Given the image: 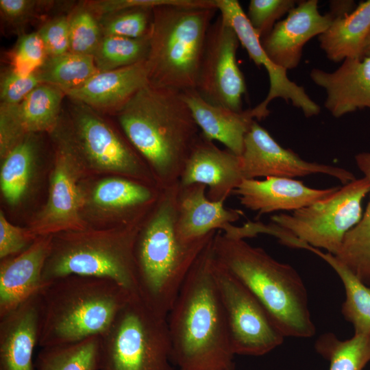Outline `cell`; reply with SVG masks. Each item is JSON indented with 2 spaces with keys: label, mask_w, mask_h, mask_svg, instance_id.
Segmentation results:
<instances>
[{
  "label": "cell",
  "mask_w": 370,
  "mask_h": 370,
  "mask_svg": "<svg viewBox=\"0 0 370 370\" xmlns=\"http://www.w3.org/2000/svg\"><path fill=\"white\" fill-rule=\"evenodd\" d=\"M40 323V293L0 317V370H34Z\"/></svg>",
  "instance_id": "7402d4cb"
},
{
  "label": "cell",
  "mask_w": 370,
  "mask_h": 370,
  "mask_svg": "<svg viewBox=\"0 0 370 370\" xmlns=\"http://www.w3.org/2000/svg\"><path fill=\"white\" fill-rule=\"evenodd\" d=\"M212 249L217 262L257 298L285 337L314 335L308 292L295 269L262 248L229 238L220 230L213 238Z\"/></svg>",
  "instance_id": "277c9868"
},
{
  "label": "cell",
  "mask_w": 370,
  "mask_h": 370,
  "mask_svg": "<svg viewBox=\"0 0 370 370\" xmlns=\"http://www.w3.org/2000/svg\"><path fill=\"white\" fill-rule=\"evenodd\" d=\"M317 0L298 1L279 21L271 32L260 40L261 45L270 60L286 71L299 64L304 46L311 38L323 34L334 18L330 13L321 14Z\"/></svg>",
  "instance_id": "2e32d148"
},
{
  "label": "cell",
  "mask_w": 370,
  "mask_h": 370,
  "mask_svg": "<svg viewBox=\"0 0 370 370\" xmlns=\"http://www.w3.org/2000/svg\"><path fill=\"white\" fill-rule=\"evenodd\" d=\"M103 37L98 16L86 3L69 14V51L93 56Z\"/></svg>",
  "instance_id": "d590c367"
},
{
  "label": "cell",
  "mask_w": 370,
  "mask_h": 370,
  "mask_svg": "<svg viewBox=\"0 0 370 370\" xmlns=\"http://www.w3.org/2000/svg\"><path fill=\"white\" fill-rule=\"evenodd\" d=\"M170 1L171 0H99L85 3L97 16H101L134 7L154 8Z\"/></svg>",
  "instance_id": "ee69618b"
},
{
  "label": "cell",
  "mask_w": 370,
  "mask_h": 370,
  "mask_svg": "<svg viewBox=\"0 0 370 370\" xmlns=\"http://www.w3.org/2000/svg\"><path fill=\"white\" fill-rule=\"evenodd\" d=\"M178 190L179 182L162 189L140 225L134 245L139 296L165 318L193 264L216 234L193 242L179 237Z\"/></svg>",
  "instance_id": "3957f363"
},
{
  "label": "cell",
  "mask_w": 370,
  "mask_h": 370,
  "mask_svg": "<svg viewBox=\"0 0 370 370\" xmlns=\"http://www.w3.org/2000/svg\"><path fill=\"white\" fill-rule=\"evenodd\" d=\"M53 236H38L20 254L1 260L0 317L41 291Z\"/></svg>",
  "instance_id": "d6986e66"
},
{
  "label": "cell",
  "mask_w": 370,
  "mask_h": 370,
  "mask_svg": "<svg viewBox=\"0 0 370 370\" xmlns=\"http://www.w3.org/2000/svg\"><path fill=\"white\" fill-rule=\"evenodd\" d=\"M239 39L221 14L210 25L199 64L195 90L206 101L242 112L245 80L238 66Z\"/></svg>",
  "instance_id": "4fadbf2b"
},
{
  "label": "cell",
  "mask_w": 370,
  "mask_h": 370,
  "mask_svg": "<svg viewBox=\"0 0 370 370\" xmlns=\"http://www.w3.org/2000/svg\"><path fill=\"white\" fill-rule=\"evenodd\" d=\"M36 238L28 228L24 229L11 224L1 211V260L20 254L31 245Z\"/></svg>",
  "instance_id": "b9f144b4"
},
{
  "label": "cell",
  "mask_w": 370,
  "mask_h": 370,
  "mask_svg": "<svg viewBox=\"0 0 370 370\" xmlns=\"http://www.w3.org/2000/svg\"><path fill=\"white\" fill-rule=\"evenodd\" d=\"M340 187L316 189L293 178L267 177L244 179L234 190L240 203L258 215L280 210H297L332 196Z\"/></svg>",
  "instance_id": "ac0fdd59"
},
{
  "label": "cell",
  "mask_w": 370,
  "mask_h": 370,
  "mask_svg": "<svg viewBox=\"0 0 370 370\" xmlns=\"http://www.w3.org/2000/svg\"><path fill=\"white\" fill-rule=\"evenodd\" d=\"M182 92L201 135L221 143L226 149L241 156L245 137L256 121L252 108L235 112L206 101L195 89Z\"/></svg>",
  "instance_id": "d4e9b609"
},
{
  "label": "cell",
  "mask_w": 370,
  "mask_h": 370,
  "mask_svg": "<svg viewBox=\"0 0 370 370\" xmlns=\"http://www.w3.org/2000/svg\"><path fill=\"white\" fill-rule=\"evenodd\" d=\"M297 2L295 0H251L246 16L261 40L297 5Z\"/></svg>",
  "instance_id": "8d00e7d4"
},
{
  "label": "cell",
  "mask_w": 370,
  "mask_h": 370,
  "mask_svg": "<svg viewBox=\"0 0 370 370\" xmlns=\"http://www.w3.org/2000/svg\"><path fill=\"white\" fill-rule=\"evenodd\" d=\"M218 10L214 0H171L153 8L146 61L150 84L195 89L207 34Z\"/></svg>",
  "instance_id": "8992f818"
},
{
  "label": "cell",
  "mask_w": 370,
  "mask_h": 370,
  "mask_svg": "<svg viewBox=\"0 0 370 370\" xmlns=\"http://www.w3.org/2000/svg\"><path fill=\"white\" fill-rule=\"evenodd\" d=\"M206 186L200 184L181 186L177 196V232L185 242H193L223 231L237 221L243 212L226 208L225 201L207 197Z\"/></svg>",
  "instance_id": "44dd1931"
},
{
  "label": "cell",
  "mask_w": 370,
  "mask_h": 370,
  "mask_svg": "<svg viewBox=\"0 0 370 370\" xmlns=\"http://www.w3.org/2000/svg\"><path fill=\"white\" fill-rule=\"evenodd\" d=\"M213 238L191 268L167 315L172 360L180 370L235 368L214 274Z\"/></svg>",
  "instance_id": "6da1fadb"
},
{
  "label": "cell",
  "mask_w": 370,
  "mask_h": 370,
  "mask_svg": "<svg viewBox=\"0 0 370 370\" xmlns=\"http://www.w3.org/2000/svg\"><path fill=\"white\" fill-rule=\"evenodd\" d=\"M116 114L125 136L147 162L158 186L163 189L178 183L201 134L182 92L149 83Z\"/></svg>",
  "instance_id": "7a4b0ae2"
},
{
  "label": "cell",
  "mask_w": 370,
  "mask_h": 370,
  "mask_svg": "<svg viewBox=\"0 0 370 370\" xmlns=\"http://www.w3.org/2000/svg\"><path fill=\"white\" fill-rule=\"evenodd\" d=\"M220 14L230 24L235 31L240 43L244 47L251 60L257 66H263L269 78V89L265 99L252 108L257 120L266 118L270 113L269 103L281 98L286 103L301 110L307 118L319 114L321 108L310 98L301 86L291 81L287 71L272 62L264 52L260 38L250 25L246 14L236 0H214Z\"/></svg>",
  "instance_id": "5bb4252c"
},
{
  "label": "cell",
  "mask_w": 370,
  "mask_h": 370,
  "mask_svg": "<svg viewBox=\"0 0 370 370\" xmlns=\"http://www.w3.org/2000/svg\"><path fill=\"white\" fill-rule=\"evenodd\" d=\"M369 192L367 178L355 179L330 197L290 214L273 215L271 222L295 239L291 247L308 245L335 256L347 233L360 221L362 202Z\"/></svg>",
  "instance_id": "9c48e42d"
},
{
  "label": "cell",
  "mask_w": 370,
  "mask_h": 370,
  "mask_svg": "<svg viewBox=\"0 0 370 370\" xmlns=\"http://www.w3.org/2000/svg\"><path fill=\"white\" fill-rule=\"evenodd\" d=\"M98 18L103 36L148 38L153 26V8L134 7L98 16Z\"/></svg>",
  "instance_id": "e575fe53"
},
{
  "label": "cell",
  "mask_w": 370,
  "mask_h": 370,
  "mask_svg": "<svg viewBox=\"0 0 370 370\" xmlns=\"http://www.w3.org/2000/svg\"><path fill=\"white\" fill-rule=\"evenodd\" d=\"M369 32L370 0H367L360 2L349 14L335 18L318 36L319 47L328 59L334 62L362 58Z\"/></svg>",
  "instance_id": "484cf974"
},
{
  "label": "cell",
  "mask_w": 370,
  "mask_h": 370,
  "mask_svg": "<svg viewBox=\"0 0 370 370\" xmlns=\"http://www.w3.org/2000/svg\"><path fill=\"white\" fill-rule=\"evenodd\" d=\"M143 220L53 235L42 273L43 286L60 278L78 275L110 279L139 296L134 245Z\"/></svg>",
  "instance_id": "52a82bcc"
},
{
  "label": "cell",
  "mask_w": 370,
  "mask_h": 370,
  "mask_svg": "<svg viewBox=\"0 0 370 370\" xmlns=\"http://www.w3.org/2000/svg\"><path fill=\"white\" fill-rule=\"evenodd\" d=\"M53 1L35 0H0L1 18L8 26L20 32L42 8Z\"/></svg>",
  "instance_id": "ab89813d"
},
{
  "label": "cell",
  "mask_w": 370,
  "mask_h": 370,
  "mask_svg": "<svg viewBox=\"0 0 370 370\" xmlns=\"http://www.w3.org/2000/svg\"><path fill=\"white\" fill-rule=\"evenodd\" d=\"M37 32L20 35L12 54V68L22 73L37 71L47 58Z\"/></svg>",
  "instance_id": "74e56055"
},
{
  "label": "cell",
  "mask_w": 370,
  "mask_h": 370,
  "mask_svg": "<svg viewBox=\"0 0 370 370\" xmlns=\"http://www.w3.org/2000/svg\"><path fill=\"white\" fill-rule=\"evenodd\" d=\"M40 84L37 71L26 73L10 68L1 75V103L18 104Z\"/></svg>",
  "instance_id": "f35d334b"
},
{
  "label": "cell",
  "mask_w": 370,
  "mask_h": 370,
  "mask_svg": "<svg viewBox=\"0 0 370 370\" xmlns=\"http://www.w3.org/2000/svg\"><path fill=\"white\" fill-rule=\"evenodd\" d=\"M363 56H370V32L365 41Z\"/></svg>",
  "instance_id": "bcb514c9"
},
{
  "label": "cell",
  "mask_w": 370,
  "mask_h": 370,
  "mask_svg": "<svg viewBox=\"0 0 370 370\" xmlns=\"http://www.w3.org/2000/svg\"><path fill=\"white\" fill-rule=\"evenodd\" d=\"M15 105L3 103L0 104V156L1 159L27 136L18 120Z\"/></svg>",
  "instance_id": "7bdbcfd3"
},
{
  "label": "cell",
  "mask_w": 370,
  "mask_h": 370,
  "mask_svg": "<svg viewBox=\"0 0 370 370\" xmlns=\"http://www.w3.org/2000/svg\"><path fill=\"white\" fill-rule=\"evenodd\" d=\"M41 348L34 362L36 370H99L100 336Z\"/></svg>",
  "instance_id": "f546056e"
},
{
  "label": "cell",
  "mask_w": 370,
  "mask_h": 370,
  "mask_svg": "<svg viewBox=\"0 0 370 370\" xmlns=\"http://www.w3.org/2000/svg\"><path fill=\"white\" fill-rule=\"evenodd\" d=\"M354 1L342 0L330 1V13L335 18L342 17L352 12L356 8Z\"/></svg>",
  "instance_id": "f6af8a7d"
},
{
  "label": "cell",
  "mask_w": 370,
  "mask_h": 370,
  "mask_svg": "<svg viewBox=\"0 0 370 370\" xmlns=\"http://www.w3.org/2000/svg\"><path fill=\"white\" fill-rule=\"evenodd\" d=\"M149 37L103 36L93 55L98 71L121 69L147 61L150 48Z\"/></svg>",
  "instance_id": "836d02e7"
},
{
  "label": "cell",
  "mask_w": 370,
  "mask_h": 370,
  "mask_svg": "<svg viewBox=\"0 0 370 370\" xmlns=\"http://www.w3.org/2000/svg\"><path fill=\"white\" fill-rule=\"evenodd\" d=\"M64 92L47 84H40L18 104L15 105L19 123L25 134L51 133L61 118Z\"/></svg>",
  "instance_id": "83f0119b"
},
{
  "label": "cell",
  "mask_w": 370,
  "mask_h": 370,
  "mask_svg": "<svg viewBox=\"0 0 370 370\" xmlns=\"http://www.w3.org/2000/svg\"><path fill=\"white\" fill-rule=\"evenodd\" d=\"M162 189L127 177L114 176L99 182L90 202L114 214L121 225L142 221L157 202Z\"/></svg>",
  "instance_id": "cb8c5ba5"
},
{
  "label": "cell",
  "mask_w": 370,
  "mask_h": 370,
  "mask_svg": "<svg viewBox=\"0 0 370 370\" xmlns=\"http://www.w3.org/2000/svg\"><path fill=\"white\" fill-rule=\"evenodd\" d=\"M355 161L370 183V152L356 154ZM334 256L370 286V199L360 221L347 233L339 251Z\"/></svg>",
  "instance_id": "4316f807"
},
{
  "label": "cell",
  "mask_w": 370,
  "mask_h": 370,
  "mask_svg": "<svg viewBox=\"0 0 370 370\" xmlns=\"http://www.w3.org/2000/svg\"><path fill=\"white\" fill-rule=\"evenodd\" d=\"M323 259L340 278L345 292L341 313L354 330V334L370 333V286L364 284L336 257L311 247L309 249Z\"/></svg>",
  "instance_id": "f1b7e54d"
},
{
  "label": "cell",
  "mask_w": 370,
  "mask_h": 370,
  "mask_svg": "<svg viewBox=\"0 0 370 370\" xmlns=\"http://www.w3.org/2000/svg\"><path fill=\"white\" fill-rule=\"evenodd\" d=\"M51 134L56 150L49 197L28 227L36 237L88 227L82 215L86 195L80 185L86 166L59 123Z\"/></svg>",
  "instance_id": "8fae6325"
},
{
  "label": "cell",
  "mask_w": 370,
  "mask_h": 370,
  "mask_svg": "<svg viewBox=\"0 0 370 370\" xmlns=\"http://www.w3.org/2000/svg\"><path fill=\"white\" fill-rule=\"evenodd\" d=\"M243 180L240 156L219 148L200 134L185 162L179 184H203L208 188L210 200L225 201Z\"/></svg>",
  "instance_id": "e0dca14e"
},
{
  "label": "cell",
  "mask_w": 370,
  "mask_h": 370,
  "mask_svg": "<svg viewBox=\"0 0 370 370\" xmlns=\"http://www.w3.org/2000/svg\"><path fill=\"white\" fill-rule=\"evenodd\" d=\"M37 32L48 57L69 51V15H58L48 20Z\"/></svg>",
  "instance_id": "60d3db41"
},
{
  "label": "cell",
  "mask_w": 370,
  "mask_h": 370,
  "mask_svg": "<svg viewBox=\"0 0 370 370\" xmlns=\"http://www.w3.org/2000/svg\"><path fill=\"white\" fill-rule=\"evenodd\" d=\"M149 83L145 61L121 69L98 71L81 86L64 93L71 100L95 110H113L116 113Z\"/></svg>",
  "instance_id": "603a6c76"
},
{
  "label": "cell",
  "mask_w": 370,
  "mask_h": 370,
  "mask_svg": "<svg viewBox=\"0 0 370 370\" xmlns=\"http://www.w3.org/2000/svg\"><path fill=\"white\" fill-rule=\"evenodd\" d=\"M100 336L99 370H174L167 319L138 295Z\"/></svg>",
  "instance_id": "ba28073f"
},
{
  "label": "cell",
  "mask_w": 370,
  "mask_h": 370,
  "mask_svg": "<svg viewBox=\"0 0 370 370\" xmlns=\"http://www.w3.org/2000/svg\"><path fill=\"white\" fill-rule=\"evenodd\" d=\"M36 153L34 134H28L2 158L0 186L8 204H18L26 193Z\"/></svg>",
  "instance_id": "4dcf8cb0"
},
{
  "label": "cell",
  "mask_w": 370,
  "mask_h": 370,
  "mask_svg": "<svg viewBox=\"0 0 370 370\" xmlns=\"http://www.w3.org/2000/svg\"><path fill=\"white\" fill-rule=\"evenodd\" d=\"M316 352L330 363L329 370H363L370 362V333L354 334L345 340L334 333L321 334Z\"/></svg>",
  "instance_id": "1f68e13d"
},
{
  "label": "cell",
  "mask_w": 370,
  "mask_h": 370,
  "mask_svg": "<svg viewBox=\"0 0 370 370\" xmlns=\"http://www.w3.org/2000/svg\"><path fill=\"white\" fill-rule=\"evenodd\" d=\"M214 274L235 355L260 356L282 345L285 336L266 308L214 256Z\"/></svg>",
  "instance_id": "7c38bea8"
},
{
  "label": "cell",
  "mask_w": 370,
  "mask_h": 370,
  "mask_svg": "<svg viewBox=\"0 0 370 370\" xmlns=\"http://www.w3.org/2000/svg\"><path fill=\"white\" fill-rule=\"evenodd\" d=\"M71 101L67 123L63 124L60 118L59 125L86 168L158 186L147 162L127 137L124 138L95 110Z\"/></svg>",
  "instance_id": "30bf717a"
},
{
  "label": "cell",
  "mask_w": 370,
  "mask_h": 370,
  "mask_svg": "<svg viewBox=\"0 0 370 370\" xmlns=\"http://www.w3.org/2000/svg\"><path fill=\"white\" fill-rule=\"evenodd\" d=\"M97 72L92 56L71 51L47 57L37 71L41 84L56 86L64 92L81 86Z\"/></svg>",
  "instance_id": "d6a6232c"
},
{
  "label": "cell",
  "mask_w": 370,
  "mask_h": 370,
  "mask_svg": "<svg viewBox=\"0 0 370 370\" xmlns=\"http://www.w3.org/2000/svg\"><path fill=\"white\" fill-rule=\"evenodd\" d=\"M310 77L325 90L324 106L334 117L370 109V56L347 58L333 72L312 69Z\"/></svg>",
  "instance_id": "ffe728a7"
},
{
  "label": "cell",
  "mask_w": 370,
  "mask_h": 370,
  "mask_svg": "<svg viewBox=\"0 0 370 370\" xmlns=\"http://www.w3.org/2000/svg\"><path fill=\"white\" fill-rule=\"evenodd\" d=\"M132 296L118 283L103 278L70 275L47 284L40 292L38 345L101 336Z\"/></svg>",
  "instance_id": "5b68a950"
},
{
  "label": "cell",
  "mask_w": 370,
  "mask_h": 370,
  "mask_svg": "<svg viewBox=\"0 0 370 370\" xmlns=\"http://www.w3.org/2000/svg\"><path fill=\"white\" fill-rule=\"evenodd\" d=\"M244 179L260 177L293 178L312 174H325L335 177L344 185L355 180L345 169L311 162L278 144L269 132L256 121L247 133L240 156Z\"/></svg>",
  "instance_id": "9a60e30c"
}]
</instances>
